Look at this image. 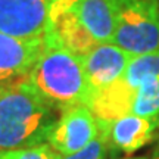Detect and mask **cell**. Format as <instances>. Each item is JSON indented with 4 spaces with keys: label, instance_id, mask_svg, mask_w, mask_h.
Returning a JSON list of instances; mask_svg holds the SVG:
<instances>
[{
    "label": "cell",
    "instance_id": "6da1fadb",
    "mask_svg": "<svg viewBox=\"0 0 159 159\" xmlns=\"http://www.w3.org/2000/svg\"><path fill=\"white\" fill-rule=\"evenodd\" d=\"M25 78L0 85V150L43 144L56 119Z\"/></svg>",
    "mask_w": 159,
    "mask_h": 159
},
{
    "label": "cell",
    "instance_id": "7a4b0ae2",
    "mask_svg": "<svg viewBox=\"0 0 159 159\" xmlns=\"http://www.w3.org/2000/svg\"><path fill=\"white\" fill-rule=\"evenodd\" d=\"M25 80L44 100L62 111L78 105L89 106L91 100L81 57L47 41Z\"/></svg>",
    "mask_w": 159,
    "mask_h": 159
},
{
    "label": "cell",
    "instance_id": "3957f363",
    "mask_svg": "<svg viewBox=\"0 0 159 159\" xmlns=\"http://www.w3.org/2000/svg\"><path fill=\"white\" fill-rule=\"evenodd\" d=\"M112 43L133 57L159 52V0H118Z\"/></svg>",
    "mask_w": 159,
    "mask_h": 159
},
{
    "label": "cell",
    "instance_id": "277c9868",
    "mask_svg": "<svg viewBox=\"0 0 159 159\" xmlns=\"http://www.w3.org/2000/svg\"><path fill=\"white\" fill-rule=\"evenodd\" d=\"M99 134V121L89 106L78 105L63 109L47 133V142L61 156L77 153L89 146Z\"/></svg>",
    "mask_w": 159,
    "mask_h": 159
},
{
    "label": "cell",
    "instance_id": "5b68a950",
    "mask_svg": "<svg viewBox=\"0 0 159 159\" xmlns=\"http://www.w3.org/2000/svg\"><path fill=\"white\" fill-rule=\"evenodd\" d=\"M44 39L47 43L63 47L80 57L97 44L77 15L72 0H50Z\"/></svg>",
    "mask_w": 159,
    "mask_h": 159
},
{
    "label": "cell",
    "instance_id": "8992f818",
    "mask_svg": "<svg viewBox=\"0 0 159 159\" xmlns=\"http://www.w3.org/2000/svg\"><path fill=\"white\" fill-rule=\"evenodd\" d=\"M50 0H0V33L41 39L49 24Z\"/></svg>",
    "mask_w": 159,
    "mask_h": 159
},
{
    "label": "cell",
    "instance_id": "52a82bcc",
    "mask_svg": "<svg viewBox=\"0 0 159 159\" xmlns=\"http://www.w3.org/2000/svg\"><path fill=\"white\" fill-rule=\"evenodd\" d=\"M131 57L114 43H99L81 56L91 96L121 78Z\"/></svg>",
    "mask_w": 159,
    "mask_h": 159
},
{
    "label": "cell",
    "instance_id": "ba28073f",
    "mask_svg": "<svg viewBox=\"0 0 159 159\" xmlns=\"http://www.w3.org/2000/svg\"><path fill=\"white\" fill-rule=\"evenodd\" d=\"M44 46V37L18 39L0 33V84L25 78Z\"/></svg>",
    "mask_w": 159,
    "mask_h": 159
},
{
    "label": "cell",
    "instance_id": "9c48e42d",
    "mask_svg": "<svg viewBox=\"0 0 159 159\" xmlns=\"http://www.w3.org/2000/svg\"><path fill=\"white\" fill-rule=\"evenodd\" d=\"M159 122L137 116L122 115L108 124V143L124 153H134L152 142Z\"/></svg>",
    "mask_w": 159,
    "mask_h": 159
},
{
    "label": "cell",
    "instance_id": "30bf717a",
    "mask_svg": "<svg viewBox=\"0 0 159 159\" xmlns=\"http://www.w3.org/2000/svg\"><path fill=\"white\" fill-rule=\"evenodd\" d=\"M77 15L93 40L112 43L116 28L118 0H72Z\"/></svg>",
    "mask_w": 159,
    "mask_h": 159
},
{
    "label": "cell",
    "instance_id": "8fae6325",
    "mask_svg": "<svg viewBox=\"0 0 159 159\" xmlns=\"http://www.w3.org/2000/svg\"><path fill=\"white\" fill-rule=\"evenodd\" d=\"M130 114L159 122V75L146 80L136 90Z\"/></svg>",
    "mask_w": 159,
    "mask_h": 159
},
{
    "label": "cell",
    "instance_id": "7c38bea8",
    "mask_svg": "<svg viewBox=\"0 0 159 159\" xmlns=\"http://www.w3.org/2000/svg\"><path fill=\"white\" fill-rule=\"evenodd\" d=\"M108 124L99 121V134L93 142L81 149L80 152L68 156H61V159H105L106 148H108Z\"/></svg>",
    "mask_w": 159,
    "mask_h": 159
},
{
    "label": "cell",
    "instance_id": "4fadbf2b",
    "mask_svg": "<svg viewBox=\"0 0 159 159\" xmlns=\"http://www.w3.org/2000/svg\"><path fill=\"white\" fill-rule=\"evenodd\" d=\"M0 159H61V155L49 144H37L30 148L0 150Z\"/></svg>",
    "mask_w": 159,
    "mask_h": 159
},
{
    "label": "cell",
    "instance_id": "5bb4252c",
    "mask_svg": "<svg viewBox=\"0 0 159 159\" xmlns=\"http://www.w3.org/2000/svg\"><path fill=\"white\" fill-rule=\"evenodd\" d=\"M152 159H159V146L156 149H155L153 152V156H152Z\"/></svg>",
    "mask_w": 159,
    "mask_h": 159
},
{
    "label": "cell",
    "instance_id": "9a60e30c",
    "mask_svg": "<svg viewBox=\"0 0 159 159\" xmlns=\"http://www.w3.org/2000/svg\"><path fill=\"white\" fill-rule=\"evenodd\" d=\"M124 159H149L148 156H136V158H124Z\"/></svg>",
    "mask_w": 159,
    "mask_h": 159
},
{
    "label": "cell",
    "instance_id": "2e32d148",
    "mask_svg": "<svg viewBox=\"0 0 159 159\" xmlns=\"http://www.w3.org/2000/svg\"><path fill=\"white\" fill-rule=\"evenodd\" d=\"M0 85H2V84H0Z\"/></svg>",
    "mask_w": 159,
    "mask_h": 159
}]
</instances>
